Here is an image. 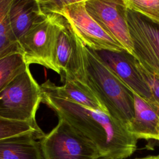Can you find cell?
I'll list each match as a JSON object with an SVG mask.
<instances>
[{
  "mask_svg": "<svg viewBox=\"0 0 159 159\" xmlns=\"http://www.w3.org/2000/svg\"><path fill=\"white\" fill-rule=\"evenodd\" d=\"M134 159H159V155H148L147 157H140V158H135Z\"/></svg>",
  "mask_w": 159,
  "mask_h": 159,
  "instance_id": "22",
  "label": "cell"
},
{
  "mask_svg": "<svg viewBox=\"0 0 159 159\" xmlns=\"http://www.w3.org/2000/svg\"><path fill=\"white\" fill-rule=\"evenodd\" d=\"M30 132L45 134L37 124L10 120L0 116V140Z\"/></svg>",
  "mask_w": 159,
  "mask_h": 159,
  "instance_id": "16",
  "label": "cell"
},
{
  "mask_svg": "<svg viewBox=\"0 0 159 159\" xmlns=\"http://www.w3.org/2000/svg\"><path fill=\"white\" fill-rule=\"evenodd\" d=\"M88 12L114 40L133 55L124 0H85Z\"/></svg>",
  "mask_w": 159,
  "mask_h": 159,
  "instance_id": "8",
  "label": "cell"
},
{
  "mask_svg": "<svg viewBox=\"0 0 159 159\" xmlns=\"http://www.w3.org/2000/svg\"><path fill=\"white\" fill-rule=\"evenodd\" d=\"M42 102L89 139L101 157L124 159L136 150L137 139L121 121L99 111L43 94Z\"/></svg>",
  "mask_w": 159,
  "mask_h": 159,
  "instance_id": "1",
  "label": "cell"
},
{
  "mask_svg": "<svg viewBox=\"0 0 159 159\" xmlns=\"http://www.w3.org/2000/svg\"><path fill=\"white\" fill-rule=\"evenodd\" d=\"M27 66L22 55L19 53L11 54L0 60V94Z\"/></svg>",
  "mask_w": 159,
  "mask_h": 159,
  "instance_id": "15",
  "label": "cell"
},
{
  "mask_svg": "<svg viewBox=\"0 0 159 159\" xmlns=\"http://www.w3.org/2000/svg\"><path fill=\"white\" fill-rule=\"evenodd\" d=\"M61 15L82 43L89 48L96 52L125 50L89 15L86 8L85 0H73L65 7Z\"/></svg>",
  "mask_w": 159,
  "mask_h": 159,
  "instance_id": "7",
  "label": "cell"
},
{
  "mask_svg": "<svg viewBox=\"0 0 159 159\" xmlns=\"http://www.w3.org/2000/svg\"><path fill=\"white\" fill-rule=\"evenodd\" d=\"M63 86H57L48 80L41 85L44 94L67 100L83 107L105 112H108L98 97L83 81L71 78H65Z\"/></svg>",
  "mask_w": 159,
  "mask_h": 159,
  "instance_id": "12",
  "label": "cell"
},
{
  "mask_svg": "<svg viewBox=\"0 0 159 159\" xmlns=\"http://www.w3.org/2000/svg\"><path fill=\"white\" fill-rule=\"evenodd\" d=\"M45 134L27 132L0 140V159H42L39 142Z\"/></svg>",
  "mask_w": 159,
  "mask_h": 159,
  "instance_id": "13",
  "label": "cell"
},
{
  "mask_svg": "<svg viewBox=\"0 0 159 159\" xmlns=\"http://www.w3.org/2000/svg\"><path fill=\"white\" fill-rule=\"evenodd\" d=\"M12 0H0V34L6 35L17 41L11 29L9 11Z\"/></svg>",
  "mask_w": 159,
  "mask_h": 159,
  "instance_id": "20",
  "label": "cell"
},
{
  "mask_svg": "<svg viewBox=\"0 0 159 159\" xmlns=\"http://www.w3.org/2000/svg\"><path fill=\"white\" fill-rule=\"evenodd\" d=\"M73 0H38L42 14L45 17L61 14L65 7Z\"/></svg>",
  "mask_w": 159,
  "mask_h": 159,
  "instance_id": "19",
  "label": "cell"
},
{
  "mask_svg": "<svg viewBox=\"0 0 159 159\" xmlns=\"http://www.w3.org/2000/svg\"><path fill=\"white\" fill-rule=\"evenodd\" d=\"M85 83L109 115L125 125L134 116V101L129 88L101 59L96 51L82 45Z\"/></svg>",
  "mask_w": 159,
  "mask_h": 159,
  "instance_id": "2",
  "label": "cell"
},
{
  "mask_svg": "<svg viewBox=\"0 0 159 159\" xmlns=\"http://www.w3.org/2000/svg\"><path fill=\"white\" fill-rule=\"evenodd\" d=\"M45 17L50 19L55 25L54 64L57 73L61 75L63 72L65 78H76L85 83L82 42L62 15L53 14Z\"/></svg>",
  "mask_w": 159,
  "mask_h": 159,
  "instance_id": "5",
  "label": "cell"
},
{
  "mask_svg": "<svg viewBox=\"0 0 159 159\" xmlns=\"http://www.w3.org/2000/svg\"><path fill=\"white\" fill-rule=\"evenodd\" d=\"M55 29L52 21L44 17L36 22L19 40L25 63H36L57 73L54 64Z\"/></svg>",
  "mask_w": 159,
  "mask_h": 159,
  "instance_id": "9",
  "label": "cell"
},
{
  "mask_svg": "<svg viewBox=\"0 0 159 159\" xmlns=\"http://www.w3.org/2000/svg\"><path fill=\"white\" fill-rule=\"evenodd\" d=\"M134 63L139 73L150 88L153 100L159 104V78L145 70L135 57Z\"/></svg>",
  "mask_w": 159,
  "mask_h": 159,
  "instance_id": "18",
  "label": "cell"
},
{
  "mask_svg": "<svg viewBox=\"0 0 159 159\" xmlns=\"http://www.w3.org/2000/svg\"><path fill=\"white\" fill-rule=\"evenodd\" d=\"M43 100V91L29 66L17 75L0 94V116L37 124L35 114Z\"/></svg>",
  "mask_w": 159,
  "mask_h": 159,
  "instance_id": "3",
  "label": "cell"
},
{
  "mask_svg": "<svg viewBox=\"0 0 159 159\" xmlns=\"http://www.w3.org/2000/svg\"><path fill=\"white\" fill-rule=\"evenodd\" d=\"M44 17L38 0H12L9 19L11 30L17 42L36 22Z\"/></svg>",
  "mask_w": 159,
  "mask_h": 159,
  "instance_id": "14",
  "label": "cell"
},
{
  "mask_svg": "<svg viewBox=\"0 0 159 159\" xmlns=\"http://www.w3.org/2000/svg\"><path fill=\"white\" fill-rule=\"evenodd\" d=\"M97 159H114V158H110V157H100Z\"/></svg>",
  "mask_w": 159,
  "mask_h": 159,
  "instance_id": "23",
  "label": "cell"
},
{
  "mask_svg": "<svg viewBox=\"0 0 159 159\" xmlns=\"http://www.w3.org/2000/svg\"><path fill=\"white\" fill-rule=\"evenodd\" d=\"M96 53L133 91L143 98L153 100L150 88L135 65L134 57L132 55L125 50L122 52L101 50Z\"/></svg>",
  "mask_w": 159,
  "mask_h": 159,
  "instance_id": "11",
  "label": "cell"
},
{
  "mask_svg": "<svg viewBox=\"0 0 159 159\" xmlns=\"http://www.w3.org/2000/svg\"><path fill=\"white\" fill-rule=\"evenodd\" d=\"M134 101V116L126 124L128 131L137 140H159V104L143 98L129 88Z\"/></svg>",
  "mask_w": 159,
  "mask_h": 159,
  "instance_id": "10",
  "label": "cell"
},
{
  "mask_svg": "<svg viewBox=\"0 0 159 159\" xmlns=\"http://www.w3.org/2000/svg\"><path fill=\"white\" fill-rule=\"evenodd\" d=\"M126 17L133 56L145 70L159 78V24L127 8Z\"/></svg>",
  "mask_w": 159,
  "mask_h": 159,
  "instance_id": "6",
  "label": "cell"
},
{
  "mask_svg": "<svg viewBox=\"0 0 159 159\" xmlns=\"http://www.w3.org/2000/svg\"><path fill=\"white\" fill-rule=\"evenodd\" d=\"M17 53L22 54L19 42L6 35L0 34V60Z\"/></svg>",
  "mask_w": 159,
  "mask_h": 159,
  "instance_id": "21",
  "label": "cell"
},
{
  "mask_svg": "<svg viewBox=\"0 0 159 159\" xmlns=\"http://www.w3.org/2000/svg\"><path fill=\"white\" fill-rule=\"evenodd\" d=\"M39 142L42 159H97L101 157L89 139L61 119Z\"/></svg>",
  "mask_w": 159,
  "mask_h": 159,
  "instance_id": "4",
  "label": "cell"
},
{
  "mask_svg": "<svg viewBox=\"0 0 159 159\" xmlns=\"http://www.w3.org/2000/svg\"><path fill=\"white\" fill-rule=\"evenodd\" d=\"M125 7L159 24V0H124Z\"/></svg>",
  "mask_w": 159,
  "mask_h": 159,
  "instance_id": "17",
  "label": "cell"
}]
</instances>
